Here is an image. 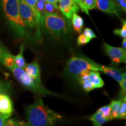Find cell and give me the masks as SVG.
Listing matches in <instances>:
<instances>
[{
	"label": "cell",
	"mask_w": 126,
	"mask_h": 126,
	"mask_svg": "<svg viewBox=\"0 0 126 126\" xmlns=\"http://www.w3.org/2000/svg\"><path fill=\"white\" fill-rule=\"evenodd\" d=\"M27 4L31 8L33 13L34 18L36 20V36L37 39H40L41 37L40 33V20L41 17L39 13L36 8V2L37 0H25Z\"/></svg>",
	"instance_id": "13"
},
{
	"label": "cell",
	"mask_w": 126,
	"mask_h": 126,
	"mask_svg": "<svg viewBox=\"0 0 126 126\" xmlns=\"http://www.w3.org/2000/svg\"><path fill=\"white\" fill-rule=\"evenodd\" d=\"M122 48H124V49H126V38H123L122 40Z\"/></svg>",
	"instance_id": "35"
},
{
	"label": "cell",
	"mask_w": 126,
	"mask_h": 126,
	"mask_svg": "<svg viewBox=\"0 0 126 126\" xmlns=\"http://www.w3.org/2000/svg\"><path fill=\"white\" fill-rule=\"evenodd\" d=\"M100 71L103 72L104 74L108 75L112 78L113 79L120 83L122 81L123 75V72H121V70L117 67H109V66L101 65Z\"/></svg>",
	"instance_id": "12"
},
{
	"label": "cell",
	"mask_w": 126,
	"mask_h": 126,
	"mask_svg": "<svg viewBox=\"0 0 126 126\" xmlns=\"http://www.w3.org/2000/svg\"><path fill=\"white\" fill-rule=\"evenodd\" d=\"M9 52L7 48L5 47L2 43L0 42V65H2V60L4 56Z\"/></svg>",
	"instance_id": "29"
},
{
	"label": "cell",
	"mask_w": 126,
	"mask_h": 126,
	"mask_svg": "<svg viewBox=\"0 0 126 126\" xmlns=\"http://www.w3.org/2000/svg\"><path fill=\"white\" fill-rule=\"evenodd\" d=\"M23 70L34 81L42 84L40 68L37 61L34 60L29 64H26L25 67L23 68Z\"/></svg>",
	"instance_id": "10"
},
{
	"label": "cell",
	"mask_w": 126,
	"mask_h": 126,
	"mask_svg": "<svg viewBox=\"0 0 126 126\" xmlns=\"http://www.w3.org/2000/svg\"><path fill=\"white\" fill-rule=\"evenodd\" d=\"M126 96L122 98L120 108L118 119H126Z\"/></svg>",
	"instance_id": "24"
},
{
	"label": "cell",
	"mask_w": 126,
	"mask_h": 126,
	"mask_svg": "<svg viewBox=\"0 0 126 126\" xmlns=\"http://www.w3.org/2000/svg\"><path fill=\"white\" fill-rule=\"evenodd\" d=\"M83 34H84L86 37H87L88 39H90V40H92V39H94L96 37V34H94V31L89 28H85V29L83 30Z\"/></svg>",
	"instance_id": "28"
},
{
	"label": "cell",
	"mask_w": 126,
	"mask_h": 126,
	"mask_svg": "<svg viewBox=\"0 0 126 126\" xmlns=\"http://www.w3.org/2000/svg\"><path fill=\"white\" fill-rule=\"evenodd\" d=\"M11 126H30L28 123H26L23 121H17L14 120V122Z\"/></svg>",
	"instance_id": "33"
},
{
	"label": "cell",
	"mask_w": 126,
	"mask_h": 126,
	"mask_svg": "<svg viewBox=\"0 0 126 126\" xmlns=\"http://www.w3.org/2000/svg\"><path fill=\"white\" fill-rule=\"evenodd\" d=\"M74 1H75V2H76L77 4L78 5L79 3H80V2H81V1H83V0H74Z\"/></svg>",
	"instance_id": "36"
},
{
	"label": "cell",
	"mask_w": 126,
	"mask_h": 126,
	"mask_svg": "<svg viewBox=\"0 0 126 126\" xmlns=\"http://www.w3.org/2000/svg\"><path fill=\"white\" fill-rule=\"evenodd\" d=\"M122 27L121 29H115L113 31L114 34L116 35L120 36L121 37L126 38V20H122Z\"/></svg>",
	"instance_id": "25"
},
{
	"label": "cell",
	"mask_w": 126,
	"mask_h": 126,
	"mask_svg": "<svg viewBox=\"0 0 126 126\" xmlns=\"http://www.w3.org/2000/svg\"><path fill=\"white\" fill-rule=\"evenodd\" d=\"M9 70L11 71L14 77L18 80L19 82L28 90L39 94L61 97L60 94L49 91L43 86V85L34 81L33 79L32 78L25 72L23 68L15 65L12 67L10 68Z\"/></svg>",
	"instance_id": "5"
},
{
	"label": "cell",
	"mask_w": 126,
	"mask_h": 126,
	"mask_svg": "<svg viewBox=\"0 0 126 126\" xmlns=\"http://www.w3.org/2000/svg\"><path fill=\"white\" fill-rule=\"evenodd\" d=\"M101 65L87 57L73 56L67 61L64 73L67 77L77 80L82 72L86 70L100 71Z\"/></svg>",
	"instance_id": "2"
},
{
	"label": "cell",
	"mask_w": 126,
	"mask_h": 126,
	"mask_svg": "<svg viewBox=\"0 0 126 126\" xmlns=\"http://www.w3.org/2000/svg\"><path fill=\"white\" fill-rule=\"evenodd\" d=\"M14 111L13 104L10 97L7 94L0 95V113L12 114Z\"/></svg>",
	"instance_id": "11"
},
{
	"label": "cell",
	"mask_w": 126,
	"mask_h": 126,
	"mask_svg": "<svg viewBox=\"0 0 126 126\" xmlns=\"http://www.w3.org/2000/svg\"><path fill=\"white\" fill-rule=\"evenodd\" d=\"M40 26L44 31L57 39L67 35L70 31V25L60 14H46L41 20Z\"/></svg>",
	"instance_id": "3"
},
{
	"label": "cell",
	"mask_w": 126,
	"mask_h": 126,
	"mask_svg": "<svg viewBox=\"0 0 126 126\" xmlns=\"http://www.w3.org/2000/svg\"><path fill=\"white\" fill-rule=\"evenodd\" d=\"M120 7V8L126 11V0H113Z\"/></svg>",
	"instance_id": "31"
},
{
	"label": "cell",
	"mask_w": 126,
	"mask_h": 126,
	"mask_svg": "<svg viewBox=\"0 0 126 126\" xmlns=\"http://www.w3.org/2000/svg\"><path fill=\"white\" fill-rule=\"evenodd\" d=\"M72 26L73 29L76 32L81 33L83 30L84 21L81 16L78 15L77 13L73 14L72 17Z\"/></svg>",
	"instance_id": "15"
},
{
	"label": "cell",
	"mask_w": 126,
	"mask_h": 126,
	"mask_svg": "<svg viewBox=\"0 0 126 126\" xmlns=\"http://www.w3.org/2000/svg\"><path fill=\"white\" fill-rule=\"evenodd\" d=\"M26 117L30 126H52L62 117L46 106L39 97L25 110Z\"/></svg>",
	"instance_id": "1"
},
{
	"label": "cell",
	"mask_w": 126,
	"mask_h": 126,
	"mask_svg": "<svg viewBox=\"0 0 126 126\" xmlns=\"http://www.w3.org/2000/svg\"><path fill=\"white\" fill-rule=\"evenodd\" d=\"M104 48L106 54L111 60L114 65H119L122 63H126V49L121 47H114L104 42Z\"/></svg>",
	"instance_id": "6"
},
{
	"label": "cell",
	"mask_w": 126,
	"mask_h": 126,
	"mask_svg": "<svg viewBox=\"0 0 126 126\" xmlns=\"http://www.w3.org/2000/svg\"><path fill=\"white\" fill-rule=\"evenodd\" d=\"M2 65L9 69L15 65V61H14V56L12 55L10 52H8L4 56L2 60Z\"/></svg>",
	"instance_id": "22"
},
{
	"label": "cell",
	"mask_w": 126,
	"mask_h": 126,
	"mask_svg": "<svg viewBox=\"0 0 126 126\" xmlns=\"http://www.w3.org/2000/svg\"><path fill=\"white\" fill-rule=\"evenodd\" d=\"M24 45H22L20 47L19 52L18 54L16 56H14V61H15V65L23 69L26 64V62H25L24 56H23V52H24Z\"/></svg>",
	"instance_id": "18"
},
{
	"label": "cell",
	"mask_w": 126,
	"mask_h": 126,
	"mask_svg": "<svg viewBox=\"0 0 126 126\" xmlns=\"http://www.w3.org/2000/svg\"><path fill=\"white\" fill-rule=\"evenodd\" d=\"M8 1V0H2V2H4V1Z\"/></svg>",
	"instance_id": "38"
},
{
	"label": "cell",
	"mask_w": 126,
	"mask_h": 126,
	"mask_svg": "<svg viewBox=\"0 0 126 126\" xmlns=\"http://www.w3.org/2000/svg\"><path fill=\"white\" fill-rule=\"evenodd\" d=\"M122 99H120L119 100H112L111 103H110L111 107V114L113 119H118L120 108L121 103H122Z\"/></svg>",
	"instance_id": "19"
},
{
	"label": "cell",
	"mask_w": 126,
	"mask_h": 126,
	"mask_svg": "<svg viewBox=\"0 0 126 126\" xmlns=\"http://www.w3.org/2000/svg\"><path fill=\"white\" fill-rule=\"evenodd\" d=\"M88 79L92 83L94 89L101 88L105 85V82H104L103 79L100 76V74L99 71H90Z\"/></svg>",
	"instance_id": "14"
},
{
	"label": "cell",
	"mask_w": 126,
	"mask_h": 126,
	"mask_svg": "<svg viewBox=\"0 0 126 126\" xmlns=\"http://www.w3.org/2000/svg\"><path fill=\"white\" fill-rule=\"evenodd\" d=\"M59 7L68 19H71L73 14L77 13L79 8L74 0H59Z\"/></svg>",
	"instance_id": "8"
},
{
	"label": "cell",
	"mask_w": 126,
	"mask_h": 126,
	"mask_svg": "<svg viewBox=\"0 0 126 126\" xmlns=\"http://www.w3.org/2000/svg\"><path fill=\"white\" fill-rule=\"evenodd\" d=\"M11 114L0 113V126H4L5 122L8 119L11 117Z\"/></svg>",
	"instance_id": "32"
},
{
	"label": "cell",
	"mask_w": 126,
	"mask_h": 126,
	"mask_svg": "<svg viewBox=\"0 0 126 126\" xmlns=\"http://www.w3.org/2000/svg\"><path fill=\"white\" fill-rule=\"evenodd\" d=\"M9 89V85L8 83L0 81V95L2 94H7Z\"/></svg>",
	"instance_id": "30"
},
{
	"label": "cell",
	"mask_w": 126,
	"mask_h": 126,
	"mask_svg": "<svg viewBox=\"0 0 126 126\" xmlns=\"http://www.w3.org/2000/svg\"><path fill=\"white\" fill-rule=\"evenodd\" d=\"M78 6L82 11L88 15H89V11L96 8L95 0H83L81 2L79 3Z\"/></svg>",
	"instance_id": "16"
},
{
	"label": "cell",
	"mask_w": 126,
	"mask_h": 126,
	"mask_svg": "<svg viewBox=\"0 0 126 126\" xmlns=\"http://www.w3.org/2000/svg\"><path fill=\"white\" fill-rule=\"evenodd\" d=\"M96 8L102 12L113 14L120 16V7L113 0H95Z\"/></svg>",
	"instance_id": "9"
},
{
	"label": "cell",
	"mask_w": 126,
	"mask_h": 126,
	"mask_svg": "<svg viewBox=\"0 0 126 126\" xmlns=\"http://www.w3.org/2000/svg\"><path fill=\"white\" fill-rule=\"evenodd\" d=\"M97 111H98L99 112L101 113L102 116H103L108 122L113 119L112 117V114H111V107H110V104H109L108 105H106V106L101 107V108H99Z\"/></svg>",
	"instance_id": "21"
},
{
	"label": "cell",
	"mask_w": 126,
	"mask_h": 126,
	"mask_svg": "<svg viewBox=\"0 0 126 126\" xmlns=\"http://www.w3.org/2000/svg\"><path fill=\"white\" fill-rule=\"evenodd\" d=\"M89 119L92 122L93 126H102L103 124L108 122L98 111L91 116Z\"/></svg>",
	"instance_id": "17"
},
{
	"label": "cell",
	"mask_w": 126,
	"mask_h": 126,
	"mask_svg": "<svg viewBox=\"0 0 126 126\" xmlns=\"http://www.w3.org/2000/svg\"><path fill=\"white\" fill-rule=\"evenodd\" d=\"M46 2L51 3L54 5H57L58 2H59V0H46Z\"/></svg>",
	"instance_id": "34"
},
{
	"label": "cell",
	"mask_w": 126,
	"mask_h": 126,
	"mask_svg": "<svg viewBox=\"0 0 126 126\" xmlns=\"http://www.w3.org/2000/svg\"><path fill=\"white\" fill-rule=\"evenodd\" d=\"M19 11L23 22L26 26L36 28V20L33 13L25 0H18Z\"/></svg>",
	"instance_id": "7"
},
{
	"label": "cell",
	"mask_w": 126,
	"mask_h": 126,
	"mask_svg": "<svg viewBox=\"0 0 126 126\" xmlns=\"http://www.w3.org/2000/svg\"><path fill=\"white\" fill-rule=\"evenodd\" d=\"M44 12L45 14H60L59 5H54L51 3L46 2L44 6Z\"/></svg>",
	"instance_id": "20"
},
{
	"label": "cell",
	"mask_w": 126,
	"mask_h": 126,
	"mask_svg": "<svg viewBox=\"0 0 126 126\" xmlns=\"http://www.w3.org/2000/svg\"><path fill=\"white\" fill-rule=\"evenodd\" d=\"M2 2L4 13L12 29L19 37H25L27 34V26L20 15L18 0H8Z\"/></svg>",
	"instance_id": "4"
},
{
	"label": "cell",
	"mask_w": 126,
	"mask_h": 126,
	"mask_svg": "<svg viewBox=\"0 0 126 126\" xmlns=\"http://www.w3.org/2000/svg\"><path fill=\"white\" fill-rule=\"evenodd\" d=\"M90 39H88L87 37H86L84 34H81L78 36V39H77V43L78 46H81L85 45L89 43L90 42Z\"/></svg>",
	"instance_id": "27"
},
{
	"label": "cell",
	"mask_w": 126,
	"mask_h": 126,
	"mask_svg": "<svg viewBox=\"0 0 126 126\" xmlns=\"http://www.w3.org/2000/svg\"><path fill=\"white\" fill-rule=\"evenodd\" d=\"M37 1H43V2H46V0H37Z\"/></svg>",
	"instance_id": "37"
},
{
	"label": "cell",
	"mask_w": 126,
	"mask_h": 126,
	"mask_svg": "<svg viewBox=\"0 0 126 126\" xmlns=\"http://www.w3.org/2000/svg\"><path fill=\"white\" fill-rule=\"evenodd\" d=\"M78 81L80 83V84L81 85L83 89L85 91V92H89L94 89L92 83H91L88 78L79 79Z\"/></svg>",
	"instance_id": "23"
},
{
	"label": "cell",
	"mask_w": 126,
	"mask_h": 126,
	"mask_svg": "<svg viewBox=\"0 0 126 126\" xmlns=\"http://www.w3.org/2000/svg\"><path fill=\"white\" fill-rule=\"evenodd\" d=\"M120 86L121 90L120 92V98L122 99L123 97L126 96V72H123V78L121 82L119 83Z\"/></svg>",
	"instance_id": "26"
}]
</instances>
